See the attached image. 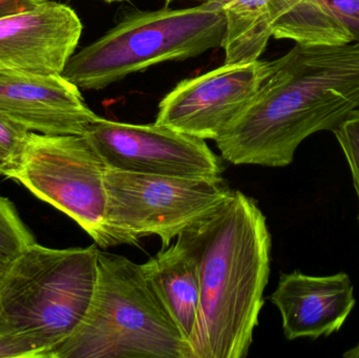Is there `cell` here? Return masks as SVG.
Segmentation results:
<instances>
[{
    "instance_id": "16",
    "label": "cell",
    "mask_w": 359,
    "mask_h": 358,
    "mask_svg": "<svg viewBox=\"0 0 359 358\" xmlns=\"http://www.w3.org/2000/svg\"><path fill=\"white\" fill-rule=\"evenodd\" d=\"M33 243L35 237L21 220L14 204L0 195V254L15 258Z\"/></svg>"
},
{
    "instance_id": "8",
    "label": "cell",
    "mask_w": 359,
    "mask_h": 358,
    "mask_svg": "<svg viewBox=\"0 0 359 358\" xmlns=\"http://www.w3.org/2000/svg\"><path fill=\"white\" fill-rule=\"evenodd\" d=\"M107 168L177 177L222 176L206 141L160 124H132L98 117L86 132Z\"/></svg>"
},
{
    "instance_id": "21",
    "label": "cell",
    "mask_w": 359,
    "mask_h": 358,
    "mask_svg": "<svg viewBox=\"0 0 359 358\" xmlns=\"http://www.w3.org/2000/svg\"><path fill=\"white\" fill-rule=\"evenodd\" d=\"M11 260H12V259L8 258V256H4V254H0V281H1L2 277H4L6 269H8Z\"/></svg>"
},
{
    "instance_id": "22",
    "label": "cell",
    "mask_w": 359,
    "mask_h": 358,
    "mask_svg": "<svg viewBox=\"0 0 359 358\" xmlns=\"http://www.w3.org/2000/svg\"><path fill=\"white\" fill-rule=\"evenodd\" d=\"M344 357L346 358H359V342L355 346L344 353Z\"/></svg>"
},
{
    "instance_id": "4",
    "label": "cell",
    "mask_w": 359,
    "mask_h": 358,
    "mask_svg": "<svg viewBox=\"0 0 359 358\" xmlns=\"http://www.w3.org/2000/svg\"><path fill=\"white\" fill-rule=\"evenodd\" d=\"M123 357L187 358V347L141 264L99 250L90 308L50 358Z\"/></svg>"
},
{
    "instance_id": "20",
    "label": "cell",
    "mask_w": 359,
    "mask_h": 358,
    "mask_svg": "<svg viewBox=\"0 0 359 358\" xmlns=\"http://www.w3.org/2000/svg\"><path fill=\"white\" fill-rule=\"evenodd\" d=\"M44 0H0V18L35 8Z\"/></svg>"
},
{
    "instance_id": "23",
    "label": "cell",
    "mask_w": 359,
    "mask_h": 358,
    "mask_svg": "<svg viewBox=\"0 0 359 358\" xmlns=\"http://www.w3.org/2000/svg\"><path fill=\"white\" fill-rule=\"evenodd\" d=\"M207 1L215 2V4H219V6H225L230 2L234 1V0H207Z\"/></svg>"
},
{
    "instance_id": "15",
    "label": "cell",
    "mask_w": 359,
    "mask_h": 358,
    "mask_svg": "<svg viewBox=\"0 0 359 358\" xmlns=\"http://www.w3.org/2000/svg\"><path fill=\"white\" fill-rule=\"evenodd\" d=\"M301 0H234L223 6L226 64L259 60L272 37L274 25Z\"/></svg>"
},
{
    "instance_id": "2",
    "label": "cell",
    "mask_w": 359,
    "mask_h": 358,
    "mask_svg": "<svg viewBox=\"0 0 359 358\" xmlns=\"http://www.w3.org/2000/svg\"><path fill=\"white\" fill-rule=\"evenodd\" d=\"M194 252L200 307L187 358H244L265 304L271 235L259 204L240 191L179 235Z\"/></svg>"
},
{
    "instance_id": "10",
    "label": "cell",
    "mask_w": 359,
    "mask_h": 358,
    "mask_svg": "<svg viewBox=\"0 0 359 358\" xmlns=\"http://www.w3.org/2000/svg\"><path fill=\"white\" fill-rule=\"evenodd\" d=\"M81 20L65 4L44 0L0 18V69L61 75L81 38Z\"/></svg>"
},
{
    "instance_id": "26",
    "label": "cell",
    "mask_w": 359,
    "mask_h": 358,
    "mask_svg": "<svg viewBox=\"0 0 359 358\" xmlns=\"http://www.w3.org/2000/svg\"><path fill=\"white\" fill-rule=\"evenodd\" d=\"M0 176H1V163H0Z\"/></svg>"
},
{
    "instance_id": "12",
    "label": "cell",
    "mask_w": 359,
    "mask_h": 358,
    "mask_svg": "<svg viewBox=\"0 0 359 358\" xmlns=\"http://www.w3.org/2000/svg\"><path fill=\"white\" fill-rule=\"evenodd\" d=\"M280 311L285 338H327L339 331L355 307L351 277L346 273L310 275L282 273L270 296Z\"/></svg>"
},
{
    "instance_id": "18",
    "label": "cell",
    "mask_w": 359,
    "mask_h": 358,
    "mask_svg": "<svg viewBox=\"0 0 359 358\" xmlns=\"http://www.w3.org/2000/svg\"><path fill=\"white\" fill-rule=\"evenodd\" d=\"M332 132L347 159L359 202V109L352 111Z\"/></svg>"
},
{
    "instance_id": "17",
    "label": "cell",
    "mask_w": 359,
    "mask_h": 358,
    "mask_svg": "<svg viewBox=\"0 0 359 358\" xmlns=\"http://www.w3.org/2000/svg\"><path fill=\"white\" fill-rule=\"evenodd\" d=\"M29 132L0 118L1 176L8 177L20 162Z\"/></svg>"
},
{
    "instance_id": "14",
    "label": "cell",
    "mask_w": 359,
    "mask_h": 358,
    "mask_svg": "<svg viewBox=\"0 0 359 358\" xmlns=\"http://www.w3.org/2000/svg\"><path fill=\"white\" fill-rule=\"evenodd\" d=\"M272 37L301 46L359 44V0H301L276 23Z\"/></svg>"
},
{
    "instance_id": "11",
    "label": "cell",
    "mask_w": 359,
    "mask_h": 358,
    "mask_svg": "<svg viewBox=\"0 0 359 358\" xmlns=\"http://www.w3.org/2000/svg\"><path fill=\"white\" fill-rule=\"evenodd\" d=\"M98 117L62 75L0 69V118L27 132L84 135Z\"/></svg>"
},
{
    "instance_id": "9",
    "label": "cell",
    "mask_w": 359,
    "mask_h": 358,
    "mask_svg": "<svg viewBox=\"0 0 359 358\" xmlns=\"http://www.w3.org/2000/svg\"><path fill=\"white\" fill-rule=\"evenodd\" d=\"M271 61L232 63L183 80L158 107L156 123L202 140H217L246 109Z\"/></svg>"
},
{
    "instance_id": "6",
    "label": "cell",
    "mask_w": 359,
    "mask_h": 358,
    "mask_svg": "<svg viewBox=\"0 0 359 358\" xmlns=\"http://www.w3.org/2000/svg\"><path fill=\"white\" fill-rule=\"evenodd\" d=\"M107 233L113 246L156 235L162 248L219 209L233 191L223 177L137 174L107 168Z\"/></svg>"
},
{
    "instance_id": "25",
    "label": "cell",
    "mask_w": 359,
    "mask_h": 358,
    "mask_svg": "<svg viewBox=\"0 0 359 358\" xmlns=\"http://www.w3.org/2000/svg\"><path fill=\"white\" fill-rule=\"evenodd\" d=\"M164 1L166 2V6H168V4H172L174 0H164Z\"/></svg>"
},
{
    "instance_id": "24",
    "label": "cell",
    "mask_w": 359,
    "mask_h": 358,
    "mask_svg": "<svg viewBox=\"0 0 359 358\" xmlns=\"http://www.w3.org/2000/svg\"><path fill=\"white\" fill-rule=\"evenodd\" d=\"M101 1L107 2V4H113V2L126 1V0H101Z\"/></svg>"
},
{
    "instance_id": "13",
    "label": "cell",
    "mask_w": 359,
    "mask_h": 358,
    "mask_svg": "<svg viewBox=\"0 0 359 358\" xmlns=\"http://www.w3.org/2000/svg\"><path fill=\"white\" fill-rule=\"evenodd\" d=\"M145 277L187 344L194 334L200 307V277L194 252L183 240L141 264Z\"/></svg>"
},
{
    "instance_id": "1",
    "label": "cell",
    "mask_w": 359,
    "mask_h": 358,
    "mask_svg": "<svg viewBox=\"0 0 359 358\" xmlns=\"http://www.w3.org/2000/svg\"><path fill=\"white\" fill-rule=\"evenodd\" d=\"M359 109V44L301 46L271 61L246 109L215 140L234 165L286 167L302 142Z\"/></svg>"
},
{
    "instance_id": "5",
    "label": "cell",
    "mask_w": 359,
    "mask_h": 358,
    "mask_svg": "<svg viewBox=\"0 0 359 358\" xmlns=\"http://www.w3.org/2000/svg\"><path fill=\"white\" fill-rule=\"evenodd\" d=\"M223 6L136 11L75 53L61 75L79 90H102L138 71L184 61L219 48L225 39Z\"/></svg>"
},
{
    "instance_id": "19",
    "label": "cell",
    "mask_w": 359,
    "mask_h": 358,
    "mask_svg": "<svg viewBox=\"0 0 359 358\" xmlns=\"http://www.w3.org/2000/svg\"><path fill=\"white\" fill-rule=\"evenodd\" d=\"M0 358H40V354L29 345L0 338Z\"/></svg>"
},
{
    "instance_id": "7",
    "label": "cell",
    "mask_w": 359,
    "mask_h": 358,
    "mask_svg": "<svg viewBox=\"0 0 359 358\" xmlns=\"http://www.w3.org/2000/svg\"><path fill=\"white\" fill-rule=\"evenodd\" d=\"M107 168L86 135L29 132L20 162L8 178L73 219L99 247L109 248Z\"/></svg>"
},
{
    "instance_id": "3",
    "label": "cell",
    "mask_w": 359,
    "mask_h": 358,
    "mask_svg": "<svg viewBox=\"0 0 359 358\" xmlns=\"http://www.w3.org/2000/svg\"><path fill=\"white\" fill-rule=\"evenodd\" d=\"M98 254L96 244L53 249L33 243L13 258L0 281V338L50 358L90 308Z\"/></svg>"
}]
</instances>
